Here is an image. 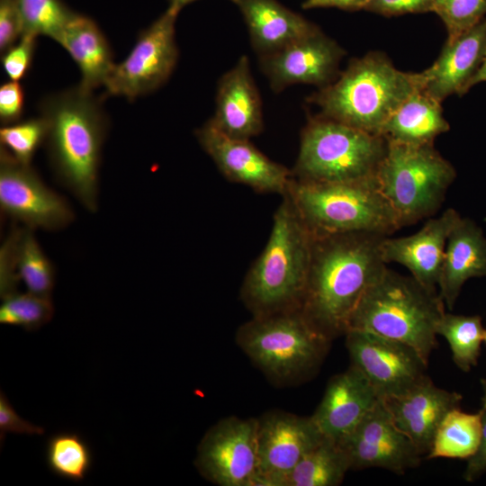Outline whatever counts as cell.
Instances as JSON below:
<instances>
[{"label":"cell","mask_w":486,"mask_h":486,"mask_svg":"<svg viewBox=\"0 0 486 486\" xmlns=\"http://www.w3.org/2000/svg\"><path fill=\"white\" fill-rule=\"evenodd\" d=\"M344 55V50L319 29L280 50L259 57V65L274 92L296 84L321 88L338 76Z\"/></svg>","instance_id":"e0dca14e"},{"label":"cell","mask_w":486,"mask_h":486,"mask_svg":"<svg viewBox=\"0 0 486 486\" xmlns=\"http://www.w3.org/2000/svg\"><path fill=\"white\" fill-rule=\"evenodd\" d=\"M486 276V237L473 220L462 216L449 233L438 293L448 310H453L466 281Z\"/></svg>","instance_id":"603a6c76"},{"label":"cell","mask_w":486,"mask_h":486,"mask_svg":"<svg viewBox=\"0 0 486 486\" xmlns=\"http://www.w3.org/2000/svg\"><path fill=\"white\" fill-rule=\"evenodd\" d=\"M485 328L479 315L445 312L436 325V335L447 341L455 365L467 373L476 366Z\"/></svg>","instance_id":"f1b7e54d"},{"label":"cell","mask_w":486,"mask_h":486,"mask_svg":"<svg viewBox=\"0 0 486 486\" xmlns=\"http://www.w3.org/2000/svg\"><path fill=\"white\" fill-rule=\"evenodd\" d=\"M462 400L460 393L436 386L428 376L405 393L382 400L398 428L427 455L443 418L461 407Z\"/></svg>","instance_id":"d6986e66"},{"label":"cell","mask_w":486,"mask_h":486,"mask_svg":"<svg viewBox=\"0 0 486 486\" xmlns=\"http://www.w3.org/2000/svg\"><path fill=\"white\" fill-rule=\"evenodd\" d=\"M2 300L0 323L4 325L33 331L50 322L54 314V306L49 296L16 292Z\"/></svg>","instance_id":"d6a6232c"},{"label":"cell","mask_w":486,"mask_h":486,"mask_svg":"<svg viewBox=\"0 0 486 486\" xmlns=\"http://www.w3.org/2000/svg\"><path fill=\"white\" fill-rule=\"evenodd\" d=\"M483 342L486 344V328L484 330Z\"/></svg>","instance_id":"7dc6e473"},{"label":"cell","mask_w":486,"mask_h":486,"mask_svg":"<svg viewBox=\"0 0 486 486\" xmlns=\"http://www.w3.org/2000/svg\"><path fill=\"white\" fill-rule=\"evenodd\" d=\"M440 104L423 89L415 92L388 119L381 135L388 141L399 143H433L438 135L450 129Z\"/></svg>","instance_id":"484cf974"},{"label":"cell","mask_w":486,"mask_h":486,"mask_svg":"<svg viewBox=\"0 0 486 486\" xmlns=\"http://www.w3.org/2000/svg\"><path fill=\"white\" fill-rule=\"evenodd\" d=\"M36 39L23 34L14 45L2 52V66L9 80L20 81L27 75L32 64Z\"/></svg>","instance_id":"d590c367"},{"label":"cell","mask_w":486,"mask_h":486,"mask_svg":"<svg viewBox=\"0 0 486 486\" xmlns=\"http://www.w3.org/2000/svg\"><path fill=\"white\" fill-rule=\"evenodd\" d=\"M195 137L223 176L261 194H284L292 170L258 150L249 140L228 136L208 120L198 128Z\"/></svg>","instance_id":"9a60e30c"},{"label":"cell","mask_w":486,"mask_h":486,"mask_svg":"<svg viewBox=\"0 0 486 486\" xmlns=\"http://www.w3.org/2000/svg\"><path fill=\"white\" fill-rule=\"evenodd\" d=\"M257 418L229 417L202 438L195 466L220 486H257Z\"/></svg>","instance_id":"7c38bea8"},{"label":"cell","mask_w":486,"mask_h":486,"mask_svg":"<svg viewBox=\"0 0 486 486\" xmlns=\"http://www.w3.org/2000/svg\"><path fill=\"white\" fill-rule=\"evenodd\" d=\"M0 208L25 227L57 230L67 227L74 213L67 201L49 188L32 167L0 148Z\"/></svg>","instance_id":"4fadbf2b"},{"label":"cell","mask_w":486,"mask_h":486,"mask_svg":"<svg viewBox=\"0 0 486 486\" xmlns=\"http://www.w3.org/2000/svg\"><path fill=\"white\" fill-rule=\"evenodd\" d=\"M380 400L365 376L351 364L328 381L311 418L325 437L338 444Z\"/></svg>","instance_id":"ffe728a7"},{"label":"cell","mask_w":486,"mask_h":486,"mask_svg":"<svg viewBox=\"0 0 486 486\" xmlns=\"http://www.w3.org/2000/svg\"><path fill=\"white\" fill-rule=\"evenodd\" d=\"M371 0H305L303 9L335 7L345 11L364 10Z\"/></svg>","instance_id":"7bdbcfd3"},{"label":"cell","mask_w":486,"mask_h":486,"mask_svg":"<svg viewBox=\"0 0 486 486\" xmlns=\"http://www.w3.org/2000/svg\"><path fill=\"white\" fill-rule=\"evenodd\" d=\"M22 22L15 0H0V50L14 45L22 35Z\"/></svg>","instance_id":"74e56055"},{"label":"cell","mask_w":486,"mask_h":486,"mask_svg":"<svg viewBox=\"0 0 486 486\" xmlns=\"http://www.w3.org/2000/svg\"><path fill=\"white\" fill-rule=\"evenodd\" d=\"M178 13L167 9L142 30L121 63L115 64L104 88L107 96H122L132 102L161 87L172 75L179 56L176 41Z\"/></svg>","instance_id":"30bf717a"},{"label":"cell","mask_w":486,"mask_h":486,"mask_svg":"<svg viewBox=\"0 0 486 486\" xmlns=\"http://www.w3.org/2000/svg\"><path fill=\"white\" fill-rule=\"evenodd\" d=\"M387 150L382 135L320 114L311 116L301 133L292 177L310 183H339L376 177Z\"/></svg>","instance_id":"52a82bcc"},{"label":"cell","mask_w":486,"mask_h":486,"mask_svg":"<svg viewBox=\"0 0 486 486\" xmlns=\"http://www.w3.org/2000/svg\"><path fill=\"white\" fill-rule=\"evenodd\" d=\"M8 433L42 435L44 429L20 417L3 392L0 394V439Z\"/></svg>","instance_id":"ab89813d"},{"label":"cell","mask_w":486,"mask_h":486,"mask_svg":"<svg viewBox=\"0 0 486 486\" xmlns=\"http://www.w3.org/2000/svg\"><path fill=\"white\" fill-rule=\"evenodd\" d=\"M15 261L19 278L28 292L50 297L55 269L38 243L33 230L16 227Z\"/></svg>","instance_id":"f546056e"},{"label":"cell","mask_w":486,"mask_h":486,"mask_svg":"<svg viewBox=\"0 0 486 486\" xmlns=\"http://www.w3.org/2000/svg\"><path fill=\"white\" fill-rule=\"evenodd\" d=\"M445 308L437 290L387 267L360 299L346 332L367 331L403 342L428 363L437 346L436 328Z\"/></svg>","instance_id":"5b68a950"},{"label":"cell","mask_w":486,"mask_h":486,"mask_svg":"<svg viewBox=\"0 0 486 486\" xmlns=\"http://www.w3.org/2000/svg\"><path fill=\"white\" fill-rule=\"evenodd\" d=\"M348 470L349 463L342 448L324 437L299 461L281 486H337Z\"/></svg>","instance_id":"83f0119b"},{"label":"cell","mask_w":486,"mask_h":486,"mask_svg":"<svg viewBox=\"0 0 486 486\" xmlns=\"http://www.w3.org/2000/svg\"><path fill=\"white\" fill-rule=\"evenodd\" d=\"M47 133V122L40 115L19 121L0 129L1 147L18 162L31 165L37 149L45 143Z\"/></svg>","instance_id":"836d02e7"},{"label":"cell","mask_w":486,"mask_h":486,"mask_svg":"<svg viewBox=\"0 0 486 486\" xmlns=\"http://www.w3.org/2000/svg\"><path fill=\"white\" fill-rule=\"evenodd\" d=\"M15 2L22 18V35L48 36L57 42L76 14L62 0H15Z\"/></svg>","instance_id":"1f68e13d"},{"label":"cell","mask_w":486,"mask_h":486,"mask_svg":"<svg viewBox=\"0 0 486 486\" xmlns=\"http://www.w3.org/2000/svg\"><path fill=\"white\" fill-rule=\"evenodd\" d=\"M455 177L454 167L433 143L387 140L376 182L402 228L436 213Z\"/></svg>","instance_id":"ba28073f"},{"label":"cell","mask_w":486,"mask_h":486,"mask_svg":"<svg viewBox=\"0 0 486 486\" xmlns=\"http://www.w3.org/2000/svg\"><path fill=\"white\" fill-rule=\"evenodd\" d=\"M258 58L269 55L320 28L277 0H235Z\"/></svg>","instance_id":"cb8c5ba5"},{"label":"cell","mask_w":486,"mask_h":486,"mask_svg":"<svg viewBox=\"0 0 486 486\" xmlns=\"http://www.w3.org/2000/svg\"><path fill=\"white\" fill-rule=\"evenodd\" d=\"M16 234L14 228L0 249V295L4 299L16 292L21 281L15 261Z\"/></svg>","instance_id":"8d00e7d4"},{"label":"cell","mask_w":486,"mask_h":486,"mask_svg":"<svg viewBox=\"0 0 486 486\" xmlns=\"http://www.w3.org/2000/svg\"><path fill=\"white\" fill-rule=\"evenodd\" d=\"M434 0H371L364 10L384 16L433 12Z\"/></svg>","instance_id":"60d3db41"},{"label":"cell","mask_w":486,"mask_h":486,"mask_svg":"<svg viewBox=\"0 0 486 486\" xmlns=\"http://www.w3.org/2000/svg\"><path fill=\"white\" fill-rule=\"evenodd\" d=\"M24 99V90L19 81L9 80L0 86V122L3 125L21 120Z\"/></svg>","instance_id":"f35d334b"},{"label":"cell","mask_w":486,"mask_h":486,"mask_svg":"<svg viewBox=\"0 0 486 486\" xmlns=\"http://www.w3.org/2000/svg\"><path fill=\"white\" fill-rule=\"evenodd\" d=\"M46 463L57 476L82 482L93 464V454L86 440L75 432H60L49 437Z\"/></svg>","instance_id":"4dcf8cb0"},{"label":"cell","mask_w":486,"mask_h":486,"mask_svg":"<svg viewBox=\"0 0 486 486\" xmlns=\"http://www.w3.org/2000/svg\"><path fill=\"white\" fill-rule=\"evenodd\" d=\"M312 235L400 229L376 177L353 182L310 183L292 179L285 192Z\"/></svg>","instance_id":"8992f818"},{"label":"cell","mask_w":486,"mask_h":486,"mask_svg":"<svg viewBox=\"0 0 486 486\" xmlns=\"http://www.w3.org/2000/svg\"><path fill=\"white\" fill-rule=\"evenodd\" d=\"M482 82H486V55L480 69L472 78L471 82L469 83L468 88L470 89L473 86Z\"/></svg>","instance_id":"ee69618b"},{"label":"cell","mask_w":486,"mask_h":486,"mask_svg":"<svg viewBox=\"0 0 486 486\" xmlns=\"http://www.w3.org/2000/svg\"><path fill=\"white\" fill-rule=\"evenodd\" d=\"M461 215L453 208L429 219L414 234L385 237L381 244L382 257L386 265L397 263L405 266L418 282L437 290L446 241Z\"/></svg>","instance_id":"ac0fdd59"},{"label":"cell","mask_w":486,"mask_h":486,"mask_svg":"<svg viewBox=\"0 0 486 486\" xmlns=\"http://www.w3.org/2000/svg\"><path fill=\"white\" fill-rule=\"evenodd\" d=\"M423 71L397 69L381 52L351 60L329 85L307 98L320 115L381 135L392 114L412 94L425 86Z\"/></svg>","instance_id":"3957f363"},{"label":"cell","mask_w":486,"mask_h":486,"mask_svg":"<svg viewBox=\"0 0 486 486\" xmlns=\"http://www.w3.org/2000/svg\"><path fill=\"white\" fill-rule=\"evenodd\" d=\"M482 429L479 446L468 459L464 478L472 482L479 479L486 472V404H482Z\"/></svg>","instance_id":"b9f144b4"},{"label":"cell","mask_w":486,"mask_h":486,"mask_svg":"<svg viewBox=\"0 0 486 486\" xmlns=\"http://www.w3.org/2000/svg\"><path fill=\"white\" fill-rule=\"evenodd\" d=\"M196 0H168V7L179 14V12L187 4L194 3ZM232 3L235 0H230Z\"/></svg>","instance_id":"f6af8a7d"},{"label":"cell","mask_w":486,"mask_h":486,"mask_svg":"<svg viewBox=\"0 0 486 486\" xmlns=\"http://www.w3.org/2000/svg\"><path fill=\"white\" fill-rule=\"evenodd\" d=\"M482 429V409L475 413L464 412L460 407L450 410L440 423L426 459L468 460L479 446Z\"/></svg>","instance_id":"4316f807"},{"label":"cell","mask_w":486,"mask_h":486,"mask_svg":"<svg viewBox=\"0 0 486 486\" xmlns=\"http://www.w3.org/2000/svg\"><path fill=\"white\" fill-rule=\"evenodd\" d=\"M237 342L266 375L289 381L310 374L324 359L330 339L301 309L253 317L237 332Z\"/></svg>","instance_id":"9c48e42d"},{"label":"cell","mask_w":486,"mask_h":486,"mask_svg":"<svg viewBox=\"0 0 486 486\" xmlns=\"http://www.w3.org/2000/svg\"><path fill=\"white\" fill-rule=\"evenodd\" d=\"M58 43L77 65L81 87L94 92L104 86L115 66L113 53L107 38L92 18L76 13Z\"/></svg>","instance_id":"d4e9b609"},{"label":"cell","mask_w":486,"mask_h":486,"mask_svg":"<svg viewBox=\"0 0 486 486\" xmlns=\"http://www.w3.org/2000/svg\"><path fill=\"white\" fill-rule=\"evenodd\" d=\"M486 55V17L472 28L447 39L437 59L423 71V91L442 102L453 94L467 93L469 83Z\"/></svg>","instance_id":"7402d4cb"},{"label":"cell","mask_w":486,"mask_h":486,"mask_svg":"<svg viewBox=\"0 0 486 486\" xmlns=\"http://www.w3.org/2000/svg\"><path fill=\"white\" fill-rule=\"evenodd\" d=\"M481 384L483 392L482 404H486V378L481 380Z\"/></svg>","instance_id":"bcb514c9"},{"label":"cell","mask_w":486,"mask_h":486,"mask_svg":"<svg viewBox=\"0 0 486 486\" xmlns=\"http://www.w3.org/2000/svg\"><path fill=\"white\" fill-rule=\"evenodd\" d=\"M215 104L214 115L209 121L222 133L250 140L262 132V102L246 55L220 78Z\"/></svg>","instance_id":"44dd1931"},{"label":"cell","mask_w":486,"mask_h":486,"mask_svg":"<svg viewBox=\"0 0 486 486\" xmlns=\"http://www.w3.org/2000/svg\"><path fill=\"white\" fill-rule=\"evenodd\" d=\"M338 445L350 470L382 468L404 474L418 467L422 456L395 425L382 399Z\"/></svg>","instance_id":"5bb4252c"},{"label":"cell","mask_w":486,"mask_h":486,"mask_svg":"<svg viewBox=\"0 0 486 486\" xmlns=\"http://www.w3.org/2000/svg\"><path fill=\"white\" fill-rule=\"evenodd\" d=\"M103 99L77 85L47 95L39 105L55 175L90 212L98 207L99 168L109 128Z\"/></svg>","instance_id":"7a4b0ae2"},{"label":"cell","mask_w":486,"mask_h":486,"mask_svg":"<svg viewBox=\"0 0 486 486\" xmlns=\"http://www.w3.org/2000/svg\"><path fill=\"white\" fill-rule=\"evenodd\" d=\"M435 12L453 39L486 17V0H434Z\"/></svg>","instance_id":"e575fe53"},{"label":"cell","mask_w":486,"mask_h":486,"mask_svg":"<svg viewBox=\"0 0 486 486\" xmlns=\"http://www.w3.org/2000/svg\"><path fill=\"white\" fill-rule=\"evenodd\" d=\"M345 336L351 364L382 400L403 394L428 377V363L408 344L362 330Z\"/></svg>","instance_id":"8fae6325"},{"label":"cell","mask_w":486,"mask_h":486,"mask_svg":"<svg viewBox=\"0 0 486 486\" xmlns=\"http://www.w3.org/2000/svg\"><path fill=\"white\" fill-rule=\"evenodd\" d=\"M385 237L372 232L313 235L301 310L328 339L346 334L360 299L387 268L381 253Z\"/></svg>","instance_id":"6da1fadb"},{"label":"cell","mask_w":486,"mask_h":486,"mask_svg":"<svg viewBox=\"0 0 486 486\" xmlns=\"http://www.w3.org/2000/svg\"><path fill=\"white\" fill-rule=\"evenodd\" d=\"M257 486H281L324 436L310 417L272 412L257 418Z\"/></svg>","instance_id":"2e32d148"},{"label":"cell","mask_w":486,"mask_h":486,"mask_svg":"<svg viewBox=\"0 0 486 486\" xmlns=\"http://www.w3.org/2000/svg\"><path fill=\"white\" fill-rule=\"evenodd\" d=\"M269 238L248 271L241 298L254 317L301 309L313 235L284 193Z\"/></svg>","instance_id":"277c9868"}]
</instances>
